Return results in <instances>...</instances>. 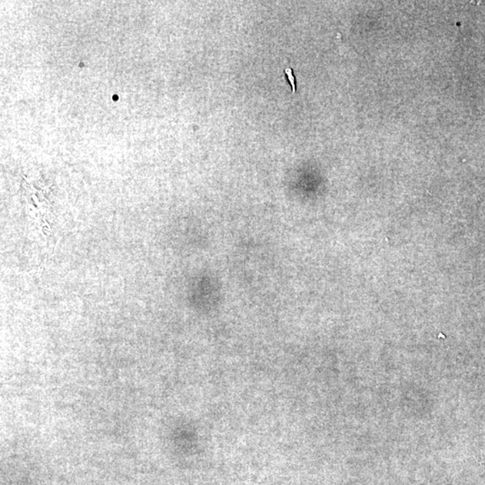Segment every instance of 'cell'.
<instances>
[{
    "mask_svg": "<svg viewBox=\"0 0 485 485\" xmlns=\"http://www.w3.org/2000/svg\"><path fill=\"white\" fill-rule=\"evenodd\" d=\"M285 75L287 76L288 81L291 85L292 92H296V78L294 76L293 69L291 68L286 69L284 71Z\"/></svg>",
    "mask_w": 485,
    "mask_h": 485,
    "instance_id": "cell-1",
    "label": "cell"
}]
</instances>
